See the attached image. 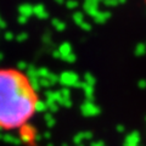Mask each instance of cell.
<instances>
[{
    "label": "cell",
    "mask_w": 146,
    "mask_h": 146,
    "mask_svg": "<svg viewBox=\"0 0 146 146\" xmlns=\"http://www.w3.org/2000/svg\"><path fill=\"white\" fill-rule=\"evenodd\" d=\"M39 86L29 71L18 66L0 67V131H17L28 144L36 139L32 121L45 110Z\"/></svg>",
    "instance_id": "6da1fadb"
},
{
    "label": "cell",
    "mask_w": 146,
    "mask_h": 146,
    "mask_svg": "<svg viewBox=\"0 0 146 146\" xmlns=\"http://www.w3.org/2000/svg\"><path fill=\"white\" fill-rule=\"evenodd\" d=\"M98 4H99L98 0H85V3H84V10H85V12L88 13V15H90L91 17H94L99 12Z\"/></svg>",
    "instance_id": "3957f363"
},
{
    "label": "cell",
    "mask_w": 146,
    "mask_h": 146,
    "mask_svg": "<svg viewBox=\"0 0 146 146\" xmlns=\"http://www.w3.org/2000/svg\"><path fill=\"white\" fill-rule=\"evenodd\" d=\"M73 21H74V23L80 26L84 22V15L82 12H79V11L74 12V13H73Z\"/></svg>",
    "instance_id": "52a82bcc"
},
{
    "label": "cell",
    "mask_w": 146,
    "mask_h": 146,
    "mask_svg": "<svg viewBox=\"0 0 146 146\" xmlns=\"http://www.w3.org/2000/svg\"><path fill=\"white\" fill-rule=\"evenodd\" d=\"M95 82H96V79H95V77L91 74V73H85L84 74V83L85 84L93 86L95 84Z\"/></svg>",
    "instance_id": "ba28073f"
},
{
    "label": "cell",
    "mask_w": 146,
    "mask_h": 146,
    "mask_svg": "<svg viewBox=\"0 0 146 146\" xmlns=\"http://www.w3.org/2000/svg\"><path fill=\"white\" fill-rule=\"evenodd\" d=\"M63 60H65L66 62H68V63H73V62H76V60H77V56L74 54H70V55H67V56H65L63 57Z\"/></svg>",
    "instance_id": "30bf717a"
},
{
    "label": "cell",
    "mask_w": 146,
    "mask_h": 146,
    "mask_svg": "<svg viewBox=\"0 0 146 146\" xmlns=\"http://www.w3.org/2000/svg\"><path fill=\"white\" fill-rule=\"evenodd\" d=\"M63 1H65V0H56V3H60V4H62Z\"/></svg>",
    "instance_id": "2e32d148"
},
{
    "label": "cell",
    "mask_w": 146,
    "mask_h": 146,
    "mask_svg": "<svg viewBox=\"0 0 146 146\" xmlns=\"http://www.w3.org/2000/svg\"><path fill=\"white\" fill-rule=\"evenodd\" d=\"M60 82L66 86H77V84L79 83V77L72 71L63 72L60 76Z\"/></svg>",
    "instance_id": "7a4b0ae2"
},
{
    "label": "cell",
    "mask_w": 146,
    "mask_h": 146,
    "mask_svg": "<svg viewBox=\"0 0 146 146\" xmlns=\"http://www.w3.org/2000/svg\"><path fill=\"white\" fill-rule=\"evenodd\" d=\"M58 52L61 54V58H63L67 55L72 54V45L70 43H63L60 46V49H58Z\"/></svg>",
    "instance_id": "5b68a950"
},
{
    "label": "cell",
    "mask_w": 146,
    "mask_h": 146,
    "mask_svg": "<svg viewBox=\"0 0 146 146\" xmlns=\"http://www.w3.org/2000/svg\"><path fill=\"white\" fill-rule=\"evenodd\" d=\"M79 27H80V28L83 29V31H88V32H89V31H91V25H90V23H88V22H85V21H84L83 23H82Z\"/></svg>",
    "instance_id": "4fadbf2b"
},
{
    "label": "cell",
    "mask_w": 146,
    "mask_h": 146,
    "mask_svg": "<svg viewBox=\"0 0 146 146\" xmlns=\"http://www.w3.org/2000/svg\"><path fill=\"white\" fill-rule=\"evenodd\" d=\"M98 1H104V0H98Z\"/></svg>",
    "instance_id": "e0dca14e"
},
{
    "label": "cell",
    "mask_w": 146,
    "mask_h": 146,
    "mask_svg": "<svg viewBox=\"0 0 146 146\" xmlns=\"http://www.w3.org/2000/svg\"><path fill=\"white\" fill-rule=\"evenodd\" d=\"M104 4L106 6H110V7L117 6L118 5V0H104Z\"/></svg>",
    "instance_id": "7c38bea8"
},
{
    "label": "cell",
    "mask_w": 146,
    "mask_h": 146,
    "mask_svg": "<svg viewBox=\"0 0 146 146\" xmlns=\"http://www.w3.org/2000/svg\"><path fill=\"white\" fill-rule=\"evenodd\" d=\"M127 3V0H118V5H119V4H125Z\"/></svg>",
    "instance_id": "9a60e30c"
},
{
    "label": "cell",
    "mask_w": 146,
    "mask_h": 146,
    "mask_svg": "<svg viewBox=\"0 0 146 146\" xmlns=\"http://www.w3.org/2000/svg\"><path fill=\"white\" fill-rule=\"evenodd\" d=\"M139 86L141 89H144V88H146V80H144V79H141L140 82H139Z\"/></svg>",
    "instance_id": "5bb4252c"
},
{
    "label": "cell",
    "mask_w": 146,
    "mask_h": 146,
    "mask_svg": "<svg viewBox=\"0 0 146 146\" xmlns=\"http://www.w3.org/2000/svg\"><path fill=\"white\" fill-rule=\"evenodd\" d=\"M54 25H55V27L57 28V31H63V29H65V27H66V25L63 23V22L58 21V20H55V21H54Z\"/></svg>",
    "instance_id": "8fae6325"
},
{
    "label": "cell",
    "mask_w": 146,
    "mask_h": 146,
    "mask_svg": "<svg viewBox=\"0 0 146 146\" xmlns=\"http://www.w3.org/2000/svg\"><path fill=\"white\" fill-rule=\"evenodd\" d=\"M111 17V12H108V11H100L95 15L93 18H94V21L96 22V23H105L108 18Z\"/></svg>",
    "instance_id": "277c9868"
},
{
    "label": "cell",
    "mask_w": 146,
    "mask_h": 146,
    "mask_svg": "<svg viewBox=\"0 0 146 146\" xmlns=\"http://www.w3.org/2000/svg\"><path fill=\"white\" fill-rule=\"evenodd\" d=\"M135 55L136 56H143V55L146 54V44L144 43H139L138 45L135 46Z\"/></svg>",
    "instance_id": "8992f818"
},
{
    "label": "cell",
    "mask_w": 146,
    "mask_h": 146,
    "mask_svg": "<svg viewBox=\"0 0 146 146\" xmlns=\"http://www.w3.org/2000/svg\"><path fill=\"white\" fill-rule=\"evenodd\" d=\"M66 5H67V7L70 9V10H74V9H77L78 7V1L77 0H68V1L66 3Z\"/></svg>",
    "instance_id": "9c48e42d"
}]
</instances>
